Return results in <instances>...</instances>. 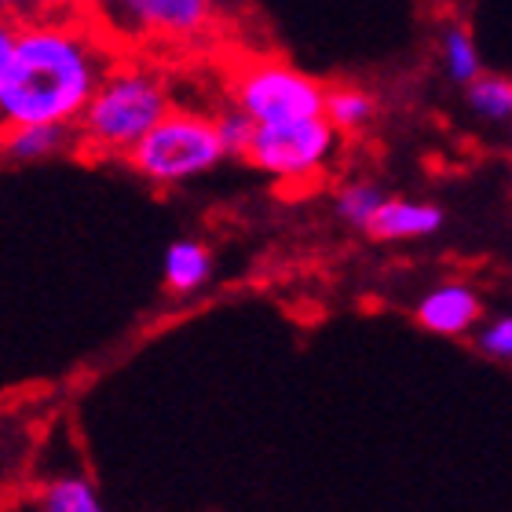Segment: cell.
Listing matches in <instances>:
<instances>
[{
	"instance_id": "1",
	"label": "cell",
	"mask_w": 512,
	"mask_h": 512,
	"mask_svg": "<svg viewBox=\"0 0 512 512\" xmlns=\"http://www.w3.org/2000/svg\"><path fill=\"white\" fill-rule=\"evenodd\" d=\"M110 63L114 52L85 19L37 15L19 22L0 74V132L26 125L74 128Z\"/></svg>"
},
{
	"instance_id": "2",
	"label": "cell",
	"mask_w": 512,
	"mask_h": 512,
	"mask_svg": "<svg viewBox=\"0 0 512 512\" xmlns=\"http://www.w3.org/2000/svg\"><path fill=\"white\" fill-rule=\"evenodd\" d=\"M169 107L172 88L158 66L114 59L74 121V143L92 158H125Z\"/></svg>"
},
{
	"instance_id": "3",
	"label": "cell",
	"mask_w": 512,
	"mask_h": 512,
	"mask_svg": "<svg viewBox=\"0 0 512 512\" xmlns=\"http://www.w3.org/2000/svg\"><path fill=\"white\" fill-rule=\"evenodd\" d=\"M224 158L216 118L191 107H169L158 125H150L125 154L132 172L154 187H180L187 180H198Z\"/></svg>"
},
{
	"instance_id": "4",
	"label": "cell",
	"mask_w": 512,
	"mask_h": 512,
	"mask_svg": "<svg viewBox=\"0 0 512 512\" xmlns=\"http://www.w3.org/2000/svg\"><path fill=\"white\" fill-rule=\"evenodd\" d=\"M227 92H231V107L242 110L253 125H282V121L319 118L326 85L289 66L286 59L256 55V59H242L231 70Z\"/></svg>"
},
{
	"instance_id": "5",
	"label": "cell",
	"mask_w": 512,
	"mask_h": 512,
	"mask_svg": "<svg viewBox=\"0 0 512 512\" xmlns=\"http://www.w3.org/2000/svg\"><path fill=\"white\" fill-rule=\"evenodd\" d=\"M337 143L341 136L319 114V118L282 121V125H253L242 158L253 169L267 172L271 180L286 183V187H304L330 169Z\"/></svg>"
},
{
	"instance_id": "6",
	"label": "cell",
	"mask_w": 512,
	"mask_h": 512,
	"mask_svg": "<svg viewBox=\"0 0 512 512\" xmlns=\"http://www.w3.org/2000/svg\"><path fill=\"white\" fill-rule=\"evenodd\" d=\"M125 30L154 41H194L216 19V0H110Z\"/></svg>"
},
{
	"instance_id": "7",
	"label": "cell",
	"mask_w": 512,
	"mask_h": 512,
	"mask_svg": "<svg viewBox=\"0 0 512 512\" xmlns=\"http://www.w3.org/2000/svg\"><path fill=\"white\" fill-rule=\"evenodd\" d=\"M414 319L421 330L436 337H465L483 319V300L465 282H443L417 300Z\"/></svg>"
},
{
	"instance_id": "8",
	"label": "cell",
	"mask_w": 512,
	"mask_h": 512,
	"mask_svg": "<svg viewBox=\"0 0 512 512\" xmlns=\"http://www.w3.org/2000/svg\"><path fill=\"white\" fill-rule=\"evenodd\" d=\"M443 209L432 202H406V198H388L374 209V216L366 220V235L374 242H414V238L436 235L443 227Z\"/></svg>"
},
{
	"instance_id": "9",
	"label": "cell",
	"mask_w": 512,
	"mask_h": 512,
	"mask_svg": "<svg viewBox=\"0 0 512 512\" xmlns=\"http://www.w3.org/2000/svg\"><path fill=\"white\" fill-rule=\"evenodd\" d=\"M66 147H74V128L66 125H26L0 132V154L8 161H19V165L55 158Z\"/></svg>"
},
{
	"instance_id": "10",
	"label": "cell",
	"mask_w": 512,
	"mask_h": 512,
	"mask_svg": "<svg viewBox=\"0 0 512 512\" xmlns=\"http://www.w3.org/2000/svg\"><path fill=\"white\" fill-rule=\"evenodd\" d=\"M322 118L330 121L337 136H355L377 118V99L359 85H326Z\"/></svg>"
},
{
	"instance_id": "11",
	"label": "cell",
	"mask_w": 512,
	"mask_h": 512,
	"mask_svg": "<svg viewBox=\"0 0 512 512\" xmlns=\"http://www.w3.org/2000/svg\"><path fill=\"white\" fill-rule=\"evenodd\" d=\"M213 275V253L198 238H176L165 249V286L172 293H194Z\"/></svg>"
},
{
	"instance_id": "12",
	"label": "cell",
	"mask_w": 512,
	"mask_h": 512,
	"mask_svg": "<svg viewBox=\"0 0 512 512\" xmlns=\"http://www.w3.org/2000/svg\"><path fill=\"white\" fill-rule=\"evenodd\" d=\"M439 52H443V66H447V77L454 81V85H469L472 77L483 74L480 44H476V37H472L469 26H461V22H450L447 30H443Z\"/></svg>"
},
{
	"instance_id": "13",
	"label": "cell",
	"mask_w": 512,
	"mask_h": 512,
	"mask_svg": "<svg viewBox=\"0 0 512 512\" xmlns=\"http://www.w3.org/2000/svg\"><path fill=\"white\" fill-rule=\"evenodd\" d=\"M37 512H107L99 491L85 476H59V480L44 483Z\"/></svg>"
},
{
	"instance_id": "14",
	"label": "cell",
	"mask_w": 512,
	"mask_h": 512,
	"mask_svg": "<svg viewBox=\"0 0 512 512\" xmlns=\"http://www.w3.org/2000/svg\"><path fill=\"white\" fill-rule=\"evenodd\" d=\"M465 103L476 118L502 125L512 118V81L502 74H480L465 85Z\"/></svg>"
},
{
	"instance_id": "15",
	"label": "cell",
	"mask_w": 512,
	"mask_h": 512,
	"mask_svg": "<svg viewBox=\"0 0 512 512\" xmlns=\"http://www.w3.org/2000/svg\"><path fill=\"white\" fill-rule=\"evenodd\" d=\"M381 202H384V191L377 187V183L355 180V183H344L341 191H337V198H333V209H337V216H341L348 227H359V231H363L366 220L374 216V209Z\"/></svg>"
},
{
	"instance_id": "16",
	"label": "cell",
	"mask_w": 512,
	"mask_h": 512,
	"mask_svg": "<svg viewBox=\"0 0 512 512\" xmlns=\"http://www.w3.org/2000/svg\"><path fill=\"white\" fill-rule=\"evenodd\" d=\"M213 118H216V132H220V143H224V154L227 158H242L249 136H253V121L235 107H227L224 114H213Z\"/></svg>"
},
{
	"instance_id": "17",
	"label": "cell",
	"mask_w": 512,
	"mask_h": 512,
	"mask_svg": "<svg viewBox=\"0 0 512 512\" xmlns=\"http://www.w3.org/2000/svg\"><path fill=\"white\" fill-rule=\"evenodd\" d=\"M476 348H480L487 359L494 363H509L512 359V319L509 315H498L476 333Z\"/></svg>"
},
{
	"instance_id": "18",
	"label": "cell",
	"mask_w": 512,
	"mask_h": 512,
	"mask_svg": "<svg viewBox=\"0 0 512 512\" xmlns=\"http://www.w3.org/2000/svg\"><path fill=\"white\" fill-rule=\"evenodd\" d=\"M41 11H44V0H0V15L11 22L37 19Z\"/></svg>"
},
{
	"instance_id": "19",
	"label": "cell",
	"mask_w": 512,
	"mask_h": 512,
	"mask_svg": "<svg viewBox=\"0 0 512 512\" xmlns=\"http://www.w3.org/2000/svg\"><path fill=\"white\" fill-rule=\"evenodd\" d=\"M15 33H19V22H11L0 15V74L11 59V48H15Z\"/></svg>"
}]
</instances>
